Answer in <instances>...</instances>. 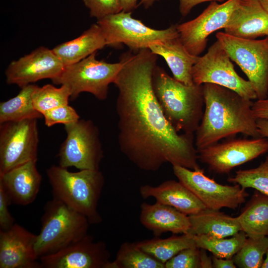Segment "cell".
<instances>
[{
  "mask_svg": "<svg viewBox=\"0 0 268 268\" xmlns=\"http://www.w3.org/2000/svg\"><path fill=\"white\" fill-rule=\"evenodd\" d=\"M148 49L165 60L175 79L188 85L194 83L192 68L199 56H193L188 52L181 42L179 35L152 44Z\"/></svg>",
  "mask_w": 268,
  "mask_h": 268,
  "instance_id": "7402d4cb",
  "label": "cell"
},
{
  "mask_svg": "<svg viewBox=\"0 0 268 268\" xmlns=\"http://www.w3.org/2000/svg\"><path fill=\"white\" fill-rule=\"evenodd\" d=\"M267 236H268V234Z\"/></svg>",
  "mask_w": 268,
  "mask_h": 268,
  "instance_id": "7dc6e473",
  "label": "cell"
},
{
  "mask_svg": "<svg viewBox=\"0 0 268 268\" xmlns=\"http://www.w3.org/2000/svg\"><path fill=\"white\" fill-rule=\"evenodd\" d=\"M202 91L204 111L195 132L197 150L239 133L253 138L261 137L252 109V100L212 83L203 84Z\"/></svg>",
  "mask_w": 268,
  "mask_h": 268,
  "instance_id": "7a4b0ae2",
  "label": "cell"
},
{
  "mask_svg": "<svg viewBox=\"0 0 268 268\" xmlns=\"http://www.w3.org/2000/svg\"><path fill=\"white\" fill-rule=\"evenodd\" d=\"M136 243L141 250L164 264L181 251L197 247L193 236L189 233L180 236L172 235L165 239L156 237Z\"/></svg>",
  "mask_w": 268,
  "mask_h": 268,
  "instance_id": "4316f807",
  "label": "cell"
},
{
  "mask_svg": "<svg viewBox=\"0 0 268 268\" xmlns=\"http://www.w3.org/2000/svg\"><path fill=\"white\" fill-rule=\"evenodd\" d=\"M267 36H268V31H267Z\"/></svg>",
  "mask_w": 268,
  "mask_h": 268,
  "instance_id": "bcb514c9",
  "label": "cell"
},
{
  "mask_svg": "<svg viewBox=\"0 0 268 268\" xmlns=\"http://www.w3.org/2000/svg\"><path fill=\"white\" fill-rule=\"evenodd\" d=\"M253 111L255 118L268 120V97L253 102Z\"/></svg>",
  "mask_w": 268,
  "mask_h": 268,
  "instance_id": "8d00e7d4",
  "label": "cell"
},
{
  "mask_svg": "<svg viewBox=\"0 0 268 268\" xmlns=\"http://www.w3.org/2000/svg\"><path fill=\"white\" fill-rule=\"evenodd\" d=\"M262 6L268 13V0H257Z\"/></svg>",
  "mask_w": 268,
  "mask_h": 268,
  "instance_id": "ee69618b",
  "label": "cell"
},
{
  "mask_svg": "<svg viewBox=\"0 0 268 268\" xmlns=\"http://www.w3.org/2000/svg\"><path fill=\"white\" fill-rule=\"evenodd\" d=\"M138 0H121L123 11L132 12L137 6Z\"/></svg>",
  "mask_w": 268,
  "mask_h": 268,
  "instance_id": "b9f144b4",
  "label": "cell"
},
{
  "mask_svg": "<svg viewBox=\"0 0 268 268\" xmlns=\"http://www.w3.org/2000/svg\"><path fill=\"white\" fill-rule=\"evenodd\" d=\"M205 251L200 249L201 268H213L212 258L207 255Z\"/></svg>",
  "mask_w": 268,
  "mask_h": 268,
  "instance_id": "60d3db41",
  "label": "cell"
},
{
  "mask_svg": "<svg viewBox=\"0 0 268 268\" xmlns=\"http://www.w3.org/2000/svg\"><path fill=\"white\" fill-rule=\"evenodd\" d=\"M224 29L227 34L246 39L267 35L268 13L257 0H240Z\"/></svg>",
  "mask_w": 268,
  "mask_h": 268,
  "instance_id": "d6986e66",
  "label": "cell"
},
{
  "mask_svg": "<svg viewBox=\"0 0 268 268\" xmlns=\"http://www.w3.org/2000/svg\"><path fill=\"white\" fill-rule=\"evenodd\" d=\"M36 236L16 223L0 230V268H41L35 249Z\"/></svg>",
  "mask_w": 268,
  "mask_h": 268,
  "instance_id": "e0dca14e",
  "label": "cell"
},
{
  "mask_svg": "<svg viewBox=\"0 0 268 268\" xmlns=\"http://www.w3.org/2000/svg\"><path fill=\"white\" fill-rule=\"evenodd\" d=\"M70 98V90L64 85L60 87L50 84L38 86L32 94L34 107L42 115L51 109L68 104Z\"/></svg>",
  "mask_w": 268,
  "mask_h": 268,
  "instance_id": "f546056e",
  "label": "cell"
},
{
  "mask_svg": "<svg viewBox=\"0 0 268 268\" xmlns=\"http://www.w3.org/2000/svg\"><path fill=\"white\" fill-rule=\"evenodd\" d=\"M192 77L198 85L217 84L234 91L246 99L257 100L251 83L236 72L230 57L217 40L206 54L199 56L192 68Z\"/></svg>",
  "mask_w": 268,
  "mask_h": 268,
  "instance_id": "30bf717a",
  "label": "cell"
},
{
  "mask_svg": "<svg viewBox=\"0 0 268 268\" xmlns=\"http://www.w3.org/2000/svg\"><path fill=\"white\" fill-rule=\"evenodd\" d=\"M268 152V138L231 139L198 150V159L219 174H228L234 168Z\"/></svg>",
  "mask_w": 268,
  "mask_h": 268,
  "instance_id": "4fadbf2b",
  "label": "cell"
},
{
  "mask_svg": "<svg viewBox=\"0 0 268 268\" xmlns=\"http://www.w3.org/2000/svg\"><path fill=\"white\" fill-rule=\"evenodd\" d=\"M266 258L263 261L261 268H268V249L266 253Z\"/></svg>",
  "mask_w": 268,
  "mask_h": 268,
  "instance_id": "f6af8a7d",
  "label": "cell"
},
{
  "mask_svg": "<svg viewBox=\"0 0 268 268\" xmlns=\"http://www.w3.org/2000/svg\"><path fill=\"white\" fill-rule=\"evenodd\" d=\"M165 268H201L200 249H185L165 263Z\"/></svg>",
  "mask_w": 268,
  "mask_h": 268,
  "instance_id": "836d02e7",
  "label": "cell"
},
{
  "mask_svg": "<svg viewBox=\"0 0 268 268\" xmlns=\"http://www.w3.org/2000/svg\"><path fill=\"white\" fill-rule=\"evenodd\" d=\"M227 181L243 188H253L268 196V156L258 167L236 172Z\"/></svg>",
  "mask_w": 268,
  "mask_h": 268,
  "instance_id": "1f68e13d",
  "label": "cell"
},
{
  "mask_svg": "<svg viewBox=\"0 0 268 268\" xmlns=\"http://www.w3.org/2000/svg\"><path fill=\"white\" fill-rule=\"evenodd\" d=\"M240 0H227L219 4L211 1L196 18L176 25L180 39L193 56L198 57L205 49L208 37L225 27Z\"/></svg>",
  "mask_w": 268,
  "mask_h": 268,
  "instance_id": "5bb4252c",
  "label": "cell"
},
{
  "mask_svg": "<svg viewBox=\"0 0 268 268\" xmlns=\"http://www.w3.org/2000/svg\"><path fill=\"white\" fill-rule=\"evenodd\" d=\"M110 254L106 243L87 234L52 255L39 258L41 268H108Z\"/></svg>",
  "mask_w": 268,
  "mask_h": 268,
  "instance_id": "9a60e30c",
  "label": "cell"
},
{
  "mask_svg": "<svg viewBox=\"0 0 268 268\" xmlns=\"http://www.w3.org/2000/svg\"><path fill=\"white\" fill-rule=\"evenodd\" d=\"M108 268H165V264L141 250L136 242H124Z\"/></svg>",
  "mask_w": 268,
  "mask_h": 268,
  "instance_id": "83f0119b",
  "label": "cell"
},
{
  "mask_svg": "<svg viewBox=\"0 0 268 268\" xmlns=\"http://www.w3.org/2000/svg\"><path fill=\"white\" fill-rule=\"evenodd\" d=\"M193 236L197 247L211 252L213 256L224 259H232L243 246L247 237L242 231L228 238Z\"/></svg>",
  "mask_w": 268,
  "mask_h": 268,
  "instance_id": "f1b7e54d",
  "label": "cell"
},
{
  "mask_svg": "<svg viewBox=\"0 0 268 268\" xmlns=\"http://www.w3.org/2000/svg\"><path fill=\"white\" fill-rule=\"evenodd\" d=\"M123 64L121 59L115 63L98 60L95 52L77 63L65 67L62 73L52 81L55 84L67 86L70 90L71 100L83 92L105 100L109 85L114 82Z\"/></svg>",
  "mask_w": 268,
  "mask_h": 268,
  "instance_id": "8992f818",
  "label": "cell"
},
{
  "mask_svg": "<svg viewBox=\"0 0 268 268\" xmlns=\"http://www.w3.org/2000/svg\"><path fill=\"white\" fill-rule=\"evenodd\" d=\"M89 224L85 216L53 197L44 207L35 244L37 255H52L75 243L88 234Z\"/></svg>",
  "mask_w": 268,
  "mask_h": 268,
  "instance_id": "5b68a950",
  "label": "cell"
},
{
  "mask_svg": "<svg viewBox=\"0 0 268 268\" xmlns=\"http://www.w3.org/2000/svg\"><path fill=\"white\" fill-rule=\"evenodd\" d=\"M38 86L30 84L21 87L14 97L0 103V124L7 122L38 119L43 115L34 107L32 94Z\"/></svg>",
  "mask_w": 268,
  "mask_h": 268,
  "instance_id": "484cf974",
  "label": "cell"
},
{
  "mask_svg": "<svg viewBox=\"0 0 268 268\" xmlns=\"http://www.w3.org/2000/svg\"><path fill=\"white\" fill-rule=\"evenodd\" d=\"M91 17L99 20L123 11L121 0H82Z\"/></svg>",
  "mask_w": 268,
  "mask_h": 268,
  "instance_id": "e575fe53",
  "label": "cell"
},
{
  "mask_svg": "<svg viewBox=\"0 0 268 268\" xmlns=\"http://www.w3.org/2000/svg\"><path fill=\"white\" fill-rule=\"evenodd\" d=\"M190 227L188 233L215 238L231 237L241 231L237 217H231L219 210L206 208L189 215Z\"/></svg>",
  "mask_w": 268,
  "mask_h": 268,
  "instance_id": "cb8c5ba5",
  "label": "cell"
},
{
  "mask_svg": "<svg viewBox=\"0 0 268 268\" xmlns=\"http://www.w3.org/2000/svg\"><path fill=\"white\" fill-rule=\"evenodd\" d=\"M67 136L60 148L59 165L79 170H99L104 156L97 126L91 120L80 119L65 125Z\"/></svg>",
  "mask_w": 268,
  "mask_h": 268,
  "instance_id": "ba28073f",
  "label": "cell"
},
{
  "mask_svg": "<svg viewBox=\"0 0 268 268\" xmlns=\"http://www.w3.org/2000/svg\"><path fill=\"white\" fill-rule=\"evenodd\" d=\"M107 46L124 44L133 51L148 48L153 44L162 42L179 35L176 25L155 29L132 16V12L122 11L97 20Z\"/></svg>",
  "mask_w": 268,
  "mask_h": 268,
  "instance_id": "9c48e42d",
  "label": "cell"
},
{
  "mask_svg": "<svg viewBox=\"0 0 268 268\" xmlns=\"http://www.w3.org/2000/svg\"><path fill=\"white\" fill-rule=\"evenodd\" d=\"M37 119L0 124V175L32 160H37Z\"/></svg>",
  "mask_w": 268,
  "mask_h": 268,
  "instance_id": "8fae6325",
  "label": "cell"
},
{
  "mask_svg": "<svg viewBox=\"0 0 268 268\" xmlns=\"http://www.w3.org/2000/svg\"><path fill=\"white\" fill-rule=\"evenodd\" d=\"M178 181L191 191L208 209H236L245 202L249 194L238 184L230 186L216 182L204 174L203 170H192L173 166Z\"/></svg>",
  "mask_w": 268,
  "mask_h": 268,
  "instance_id": "7c38bea8",
  "label": "cell"
},
{
  "mask_svg": "<svg viewBox=\"0 0 268 268\" xmlns=\"http://www.w3.org/2000/svg\"><path fill=\"white\" fill-rule=\"evenodd\" d=\"M268 249L267 236L255 238L248 237L243 246L232 259L237 267L260 268Z\"/></svg>",
  "mask_w": 268,
  "mask_h": 268,
  "instance_id": "4dcf8cb0",
  "label": "cell"
},
{
  "mask_svg": "<svg viewBox=\"0 0 268 268\" xmlns=\"http://www.w3.org/2000/svg\"><path fill=\"white\" fill-rule=\"evenodd\" d=\"M37 161H30L0 175V185L11 203L27 205L35 201L42 180Z\"/></svg>",
  "mask_w": 268,
  "mask_h": 268,
  "instance_id": "ac0fdd59",
  "label": "cell"
},
{
  "mask_svg": "<svg viewBox=\"0 0 268 268\" xmlns=\"http://www.w3.org/2000/svg\"><path fill=\"white\" fill-rule=\"evenodd\" d=\"M145 8H148L153 5L155 1L159 0H139Z\"/></svg>",
  "mask_w": 268,
  "mask_h": 268,
  "instance_id": "7bdbcfd3",
  "label": "cell"
},
{
  "mask_svg": "<svg viewBox=\"0 0 268 268\" xmlns=\"http://www.w3.org/2000/svg\"><path fill=\"white\" fill-rule=\"evenodd\" d=\"M141 197L146 199L152 197L156 201L173 207L180 212L191 215L206 209L204 204L179 181L167 180L160 185L141 186Z\"/></svg>",
  "mask_w": 268,
  "mask_h": 268,
  "instance_id": "ffe728a7",
  "label": "cell"
},
{
  "mask_svg": "<svg viewBox=\"0 0 268 268\" xmlns=\"http://www.w3.org/2000/svg\"><path fill=\"white\" fill-rule=\"evenodd\" d=\"M46 173L53 198L85 216L90 224L102 222L98 205L105 179L99 169L72 172L67 168L53 165Z\"/></svg>",
  "mask_w": 268,
  "mask_h": 268,
  "instance_id": "277c9868",
  "label": "cell"
},
{
  "mask_svg": "<svg viewBox=\"0 0 268 268\" xmlns=\"http://www.w3.org/2000/svg\"><path fill=\"white\" fill-rule=\"evenodd\" d=\"M241 231L250 238L268 234V196L256 190L237 217Z\"/></svg>",
  "mask_w": 268,
  "mask_h": 268,
  "instance_id": "d4e9b609",
  "label": "cell"
},
{
  "mask_svg": "<svg viewBox=\"0 0 268 268\" xmlns=\"http://www.w3.org/2000/svg\"><path fill=\"white\" fill-rule=\"evenodd\" d=\"M213 268H236V266L232 259H224L212 257Z\"/></svg>",
  "mask_w": 268,
  "mask_h": 268,
  "instance_id": "f35d334b",
  "label": "cell"
},
{
  "mask_svg": "<svg viewBox=\"0 0 268 268\" xmlns=\"http://www.w3.org/2000/svg\"><path fill=\"white\" fill-rule=\"evenodd\" d=\"M216 39L247 76L257 100L268 97V36L261 40L236 37L223 32Z\"/></svg>",
  "mask_w": 268,
  "mask_h": 268,
  "instance_id": "52a82bcc",
  "label": "cell"
},
{
  "mask_svg": "<svg viewBox=\"0 0 268 268\" xmlns=\"http://www.w3.org/2000/svg\"><path fill=\"white\" fill-rule=\"evenodd\" d=\"M45 124L51 127L57 124L64 125L74 123L80 119L75 110L68 104L51 109L43 114Z\"/></svg>",
  "mask_w": 268,
  "mask_h": 268,
  "instance_id": "d6a6232c",
  "label": "cell"
},
{
  "mask_svg": "<svg viewBox=\"0 0 268 268\" xmlns=\"http://www.w3.org/2000/svg\"><path fill=\"white\" fill-rule=\"evenodd\" d=\"M106 46L101 29L95 23L79 36L61 43L52 50L66 67L82 60Z\"/></svg>",
  "mask_w": 268,
  "mask_h": 268,
  "instance_id": "603a6c76",
  "label": "cell"
},
{
  "mask_svg": "<svg viewBox=\"0 0 268 268\" xmlns=\"http://www.w3.org/2000/svg\"><path fill=\"white\" fill-rule=\"evenodd\" d=\"M220 0H179V11L182 15L185 16L198 4L207 2Z\"/></svg>",
  "mask_w": 268,
  "mask_h": 268,
  "instance_id": "74e56055",
  "label": "cell"
},
{
  "mask_svg": "<svg viewBox=\"0 0 268 268\" xmlns=\"http://www.w3.org/2000/svg\"><path fill=\"white\" fill-rule=\"evenodd\" d=\"M65 66L53 50L40 47L11 62L5 71L6 81L20 87L44 79L58 77Z\"/></svg>",
  "mask_w": 268,
  "mask_h": 268,
  "instance_id": "2e32d148",
  "label": "cell"
},
{
  "mask_svg": "<svg viewBox=\"0 0 268 268\" xmlns=\"http://www.w3.org/2000/svg\"><path fill=\"white\" fill-rule=\"evenodd\" d=\"M139 220L155 237L168 232L174 234L188 233L190 227L188 215L157 201L152 204H141Z\"/></svg>",
  "mask_w": 268,
  "mask_h": 268,
  "instance_id": "44dd1931",
  "label": "cell"
},
{
  "mask_svg": "<svg viewBox=\"0 0 268 268\" xmlns=\"http://www.w3.org/2000/svg\"><path fill=\"white\" fill-rule=\"evenodd\" d=\"M11 203L7 194L0 185V230H7L15 223L8 209V205Z\"/></svg>",
  "mask_w": 268,
  "mask_h": 268,
  "instance_id": "d590c367",
  "label": "cell"
},
{
  "mask_svg": "<svg viewBox=\"0 0 268 268\" xmlns=\"http://www.w3.org/2000/svg\"><path fill=\"white\" fill-rule=\"evenodd\" d=\"M113 83L118 89V140L122 153L137 167L156 171L169 163L200 168L194 134H179L166 119L155 94L152 76L157 55L149 49L122 56Z\"/></svg>",
  "mask_w": 268,
  "mask_h": 268,
  "instance_id": "6da1fadb",
  "label": "cell"
},
{
  "mask_svg": "<svg viewBox=\"0 0 268 268\" xmlns=\"http://www.w3.org/2000/svg\"><path fill=\"white\" fill-rule=\"evenodd\" d=\"M152 85L163 113L174 129L179 133L194 134L204 111L202 85H186L158 66Z\"/></svg>",
  "mask_w": 268,
  "mask_h": 268,
  "instance_id": "3957f363",
  "label": "cell"
},
{
  "mask_svg": "<svg viewBox=\"0 0 268 268\" xmlns=\"http://www.w3.org/2000/svg\"><path fill=\"white\" fill-rule=\"evenodd\" d=\"M257 125L261 136L268 138V120L258 119Z\"/></svg>",
  "mask_w": 268,
  "mask_h": 268,
  "instance_id": "ab89813d",
  "label": "cell"
}]
</instances>
